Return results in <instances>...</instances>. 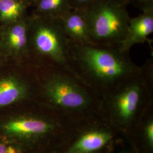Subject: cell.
<instances>
[{"instance_id": "obj_14", "label": "cell", "mask_w": 153, "mask_h": 153, "mask_svg": "<svg viewBox=\"0 0 153 153\" xmlns=\"http://www.w3.org/2000/svg\"><path fill=\"white\" fill-rule=\"evenodd\" d=\"M99 0H69L72 9H85Z\"/></svg>"}, {"instance_id": "obj_7", "label": "cell", "mask_w": 153, "mask_h": 153, "mask_svg": "<svg viewBox=\"0 0 153 153\" xmlns=\"http://www.w3.org/2000/svg\"><path fill=\"white\" fill-rule=\"evenodd\" d=\"M50 126L43 121L33 119H21L10 121L4 126L6 132L19 136H30L44 133Z\"/></svg>"}, {"instance_id": "obj_5", "label": "cell", "mask_w": 153, "mask_h": 153, "mask_svg": "<svg viewBox=\"0 0 153 153\" xmlns=\"http://www.w3.org/2000/svg\"><path fill=\"white\" fill-rule=\"evenodd\" d=\"M153 32V10L142 12L135 18H130L126 36L121 44L122 52H129L133 45L143 43Z\"/></svg>"}, {"instance_id": "obj_10", "label": "cell", "mask_w": 153, "mask_h": 153, "mask_svg": "<svg viewBox=\"0 0 153 153\" xmlns=\"http://www.w3.org/2000/svg\"><path fill=\"white\" fill-rule=\"evenodd\" d=\"M37 10L41 17L60 19L72 10L69 0H37Z\"/></svg>"}, {"instance_id": "obj_12", "label": "cell", "mask_w": 153, "mask_h": 153, "mask_svg": "<svg viewBox=\"0 0 153 153\" xmlns=\"http://www.w3.org/2000/svg\"><path fill=\"white\" fill-rule=\"evenodd\" d=\"M27 25L21 22L12 28L9 33V43L11 47L17 51L25 49L28 43Z\"/></svg>"}, {"instance_id": "obj_4", "label": "cell", "mask_w": 153, "mask_h": 153, "mask_svg": "<svg viewBox=\"0 0 153 153\" xmlns=\"http://www.w3.org/2000/svg\"><path fill=\"white\" fill-rule=\"evenodd\" d=\"M44 82V92L52 103L62 109L82 110L93 100L87 86L69 71L50 67Z\"/></svg>"}, {"instance_id": "obj_2", "label": "cell", "mask_w": 153, "mask_h": 153, "mask_svg": "<svg viewBox=\"0 0 153 153\" xmlns=\"http://www.w3.org/2000/svg\"><path fill=\"white\" fill-rule=\"evenodd\" d=\"M128 0H99L83 9L93 44L120 47L130 16Z\"/></svg>"}, {"instance_id": "obj_9", "label": "cell", "mask_w": 153, "mask_h": 153, "mask_svg": "<svg viewBox=\"0 0 153 153\" xmlns=\"http://www.w3.org/2000/svg\"><path fill=\"white\" fill-rule=\"evenodd\" d=\"M111 138V134L106 132L88 133L71 146L68 153H91L104 146Z\"/></svg>"}, {"instance_id": "obj_16", "label": "cell", "mask_w": 153, "mask_h": 153, "mask_svg": "<svg viewBox=\"0 0 153 153\" xmlns=\"http://www.w3.org/2000/svg\"><path fill=\"white\" fill-rule=\"evenodd\" d=\"M147 134L149 142L152 145L153 143V123L149 124L147 126Z\"/></svg>"}, {"instance_id": "obj_3", "label": "cell", "mask_w": 153, "mask_h": 153, "mask_svg": "<svg viewBox=\"0 0 153 153\" xmlns=\"http://www.w3.org/2000/svg\"><path fill=\"white\" fill-rule=\"evenodd\" d=\"M38 21L33 23L31 33L35 53L48 61L50 67L74 74L71 68V40L65 33L60 19L41 17Z\"/></svg>"}, {"instance_id": "obj_8", "label": "cell", "mask_w": 153, "mask_h": 153, "mask_svg": "<svg viewBox=\"0 0 153 153\" xmlns=\"http://www.w3.org/2000/svg\"><path fill=\"white\" fill-rule=\"evenodd\" d=\"M27 93L26 85L16 78L0 80V107L13 104L24 98Z\"/></svg>"}, {"instance_id": "obj_1", "label": "cell", "mask_w": 153, "mask_h": 153, "mask_svg": "<svg viewBox=\"0 0 153 153\" xmlns=\"http://www.w3.org/2000/svg\"><path fill=\"white\" fill-rule=\"evenodd\" d=\"M71 68L86 86L107 88L118 86L138 71L129 52L120 48L71 42Z\"/></svg>"}, {"instance_id": "obj_11", "label": "cell", "mask_w": 153, "mask_h": 153, "mask_svg": "<svg viewBox=\"0 0 153 153\" xmlns=\"http://www.w3.org/2000/svg\"><path fill=\"white\" fill-rule=\"evenodd\" d=\"M25 8L24 0H0V18L5 21L16 20Z\"/></svg>"}, {"instance_id": "obj_15", "label": "cell", "mask_w": 153, "mask_h": 153, "mask_svg": "<svg viewBox=\"0 0 153 153\" xmlns=\"http://www.w3.org/2000/svg\"><path fill=\"white\" fill-rule=\"evenodd\" d=\"M0 153H20L18 150L12 146L0 144Z\"/></svg>"}, {"instance_id": "obj_6", "label": "cell", "mask_w": 153, "mask_h": 153, "mask_svg": "<svg viewBox=\"0 0 153 153\" xmlns=\"http://www.w3.org/2000/svg\"><path fill=\"white\" fill-rule=\"evenodd\" d=\"M62 27L71 42L94 44L91 40L85 14L83 9H72L60 18Z\"/></svg>"}, {"instance_id": "obj_13", "label": "cell", "mask_w": 153, "mask_h": 153, "mask_svg": "<svg viewBox=\"0 0 153 153\" xmlns=\"http://www.w3.org/2000/svg\"><path fill=\"white\" fill-rule=\"evenodd\" d=\"M128 3L142 12L153 10V0H128Z\"/></svg>"}]
</instances>
